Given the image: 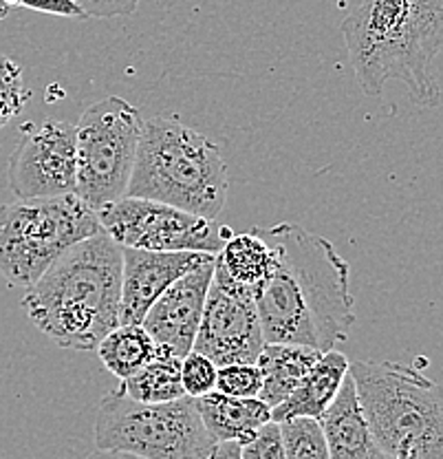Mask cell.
Wrapping results in <instances>:
<instances>
[{
	"instance_id": "1",
	"label": "cell",
	"mask_w": 443,
	"mask_h": 459,
	"mask_svg": "<svg viewBox=\"0 0 443 459\" xmlns=\"http://www.w3.org/2000/svg\"><path fill=\"white\" fill-rule=\"evenodd\" d=\"M259 230V228H256ZM274 267L256 291L265 342H292L328 351L355 325L351 267L325 237L298 223L259 230Z\"/></svg>"
},
{
	"instance_id": "2",
	"label": "cell",
	"mask_w": 443,
	"mask_h": 459,
	"mask_svg": "<svg viewBox=\"0 0 443 459\" xmlns=\"http://www.w3.org/2000/svg\"><path fill=\"white\" fill-rule=\"evenodd\" d=\"M342 36L366 95L397 80L419 107L439 102L432 60L443 51V0H362L342 22Z\"/></svg>"
},
{
	"instance_id": "3",
	"label": "cell",
	"mask_w": 443,
	"mask_h": 459,
	"mask_svg": "<svg viewBox=\"0 0 443 459\" xmlns=\"http://www.w3.org/2000/svg\"><path fill=\"white\" fill-rule=\"evenodd\" d=\"M122 246L102 230L73 243L22 296L31 323L62 349L93 351L119 325Z\"/></svg>"
},
{
	"instance_id": "4",
	"label": "cell",
	"mask_w": 443,
	"mask_h": 459,
	"mask_svg": "<svg viewBox=\"0 0 443 459\" xmlns=\"http://www.w3.org/2000/svg\"><path fill=\"white\" fill-rule=\"evenodd\" d=\"M126 195L217 221L227 199L226 161L217 143L181 119H144Z\"/></svg>"
},
{
	"instance_id": "5",
	"label": "cell",
	"mask_w": 443,
	"mask_h": 459,
	"mask_svg": "<svg viewBox=\"0 0 443 459\" xmlns=\"http://www.w3.org/2000/svg\"><path fill=\"white\" fill-rule=\"evenodd\" d=\"M362 409L384 457L443 459V389L399 362H349Z\"/></svg>"
},
{
	"instance_id": "6",
	"label": "cell",
	"mask_w": 443,
	"mask_h": 459,
	"mask_svg": "<svg viewBox=\"0 0 443 459\" xmlns=\"http://www.w3.org/2000/svg\"><path fill=\"white\" fill-rule=\"evenodd\" d=\"M95 444L102 453L141 459H214L217 451L192 395L141 402L122 386L99 400Z\"/></svg>"
},
{
	"instance_id": "7",
	"label": "cell",
	"mask_w": 443,
	"mask_h": 459,
	"mask_svg": "<svg viewBox=\"0 0 443 459\" xmlns=\"http://www.w3.org/2000/svg\"><path fill=\"white\" fill-rule=\"evenodd\" d=\"M98 232V210L75 193L0 205V274L27 290L73 243Z\"/></svg>"
},
{
	"instance_id": "8",
	"label": "cell",
	"mask_w": 443,
	"mask_h": 459,
	"mask_svg": "<svg viewBox=\"0 0 443 459\" xmlns=\"http://www.w3.org/2000/svg\"><path fill=\"white\" fill-rule=\"evenodd\" d=\"M144 117L124 98L90 104L75 124V195L90 208L126 197Z\"/></svg>"
},
{
	"instance_id": "9",
	"label": "cell",
	"mask_w": 443,
	"mask_h": 459,
	"mask_svg": "<svg viewBox=\"0 0 443 459\" xmlns=\"http://www.w3.org/2000/svg\"><path fill=\"white\" fill-rule=\"evenodd\" d=\"M99 223L119 246L144 250H194L217 255L232 228L146 197H126L98 210Z\"/></svg>"
},
{
	"instance_id": "10",
	"label": "cell",
	"mask_w": 443,
	"mask_h": 459,
	"mask_svg": "<svg viewBox=\"0 0 443 459\" xmlns=\"http://www.w3.org/2000/svg\"><path fill=\"white\" fill-rule=\"evenodd\" d=\"M265 347L263 325L254 291L234 283L214 256L206 309L192 351L203 353L217 367L232 362H256Z\"/></svg>"
},
{
	"instance_id": "11",
	"label": "cell",
	"mask_w": 443,
	"mask_h": 459,
	"mask_svg": "<svg viewBox=\"0 0 443 459\" xmlns=\"http://www.w3.org/2000/svg\"><path fill=\"white\" fill-rule=\"evenodd\" d=\"M7 184L16 199L75 193V124L47 119L27 126L9 157Z\"/></svg>"
},
{
	"instance_id": "12",
	"label": "cell",
	"mask_w": 443,
	"mask_h": 459,
	"mask_svg": "<svg viewBox=\"0 0 443 459\" xmlns=\"http://www.w3.org/2000/svg\"><path fill=\"white\" fill-rule=\"evenodd\" d=\"M217 255L194 250H144L122 246L119 323H141L166 287Z\"/></svg>"
},
{
	"instance_id": "13",
	"label": "cell",
	"mask_w": 443,
	"mask_h": 459,
	"mask_svg": "<svg viewBox=\"0 0 443 459\" xmlns=\"http://www.w3.org/2000/svg\"><path fill=\"white\" fill-rule=\"evenodd\" d=\"M214 274V258L190 270L150 305L141 325L148 329L157 344L173 349L179 358L192 351L209 283Z\"/></svg>"
},
{
	"instance_id": "14",
	"label": "cell",
	"mask_w": 443,
	"mask_h": 459,
	"mask_svg": "<svg viewBox=\"0 0 443 459\" xmlns=\"http://www.w3.org/2000/svg\"><path fill=\"white\" fill-rule=\"evenodd\" d=\"M322 433H325L328 457L333 459H379L384 457L371 433L369 420L362 409L355 380L346 373L340 391L331 404L322 411Z\"/></svg>"
},
{
	"instance_id": "15",
	"label": "cell",
	"mask_w": 443,
	"mask_h": 459,
	"mask_svg": "<svg viewBox=\"0 0 443 459\" xmlns=\"http://www.w3.org/2000/svg\"><path fill=\"white\" fill-rule=\"evenodd\" d=\"M346 373H349V360L345 353L328 349L318 358L316 365L304 373L292 394L271 409V420L280 422V420L295 418V415L320 418L322 411L331 404L340 391Z\"/></svg>"
},
{
	"instance_id": "16",
	"label": "cell",
	"mask_w": 443,
	"mask_h": 459,
	"mask_svg": "<svg viewBox=\"0 0 443 459\" xmlns=\"http://www.w3.org/2000/svg\"><path fill=\"white\" fill-rule=\"evenodd\" d=\"M194 402L203 424L217 444L236 439L243 446L260 424L271 420V406L260 398H236L212 389L194 398Z\"/></svg>"
},
{
	"instance_id": "17",
	"label": "cell",
	"mask_w": 443,
	"mask_h": 459,
	"mask_svg": "<svg viewBox=\"0 0 443 459\" xmlns=\"http://www.w3.org/2000/svg\"><path fill=\"white\" fill-rule=\"evenodd\" d=\"M320 356L322 351L304 347V344L265 342L263 351L259 353V360H256L260 376H263L259 398L274 409L292 394L295 385L316 365Z\"/></svg>"
},
{
	"instance_id": "18",
	"label": "cell",
	"mask_w": 443,
	"mask_h": 459,
	"mask_svg": "<svg viewBox=\"0 0 443 459\" xmlns=\"http://www.w3.org/2000/svg\"><path fill=\"white\" fill-rule=\"evenodd\" d=\"M217 263L238 285L256 291L263 287L274 267V252L259 230L243 234H230L217 252Z\"/></svg>"
},
{
	"instance_id": "19",
	"label": "cell",
	"mask_w": 443,
	"mask_h": 459,
	"mask_svg": "<svg viewBox=\"0 0 443 459\" xmlns=\"http://www.w3.org/2000/svg\"><path fill=\"white\" fill-rule=\"evenodd\" d=\"M155 338L141 323H119L98 344V356L119 380H126L150 362L157 353Z\"/></svg>"
},
{
	"instance_id": "20",
	"label": "cell",
	"mask_w": 443,
	"mask_h": 459,
	"mask_svg": "<svg viewBox=\"0 0 443 459\" xmlns=\"http://www.w3.org/2000/svg\"><path fill=\"white\" fill-rule=\"evenodd\" d=\"M181 360L173 349L159 344L155 358L140 371L122 380V389L141 402H170L185 395L181 382Z\"/></svg>"
},
{
	"instance_id": "21",
	"label": "cell",
	"mask_w": 443,
	"mask_h": 459,
	"mask_svg": "<svg viewBox=\"0 0 443 459\" xmlns=\"http://www.w3.org/2000/svg\"><path fill=\"white\" fill-rule=\"evenodd\" d=\"M280 435H283L285 459H328V448L320 420L309 415L280 420Z\"/></svg>"
},
{
	"instance_id": "22",
	"label": "cell",
	"mask_w": 443,
	"mask_h": 459,
	"mask_svg": "<svg viewBox=\"0 0 443 459\" xmlns=\"http://www.w3.org/2000/svg\"><path fill=\"white\" fill-rule=\"evenodd\" d=\"M30 100L21 65L0 54V128L7 126Z\"/></svg>"
},
{
	"instance_id": "23",
	"label": "cell",
	"mask_w": 443,
	"mask_h": 459,
	"mask_svg": "<svg viewBox=\"0 0 443 459\" xmlns=\"http://www.w3.org/2000/svg\"><path fill=\"white\" fill-rule=\"evenodd\" d=\"M263 376L256 362H232L218 367L217 389L236 398H259Z\"/></svg>"
},
{
	"instance_id": "24",
	"label": "cell",
	"mask_w": 443,
	"mask_h": 459,
	"mask_svg": "<svg viewBox=\"0 0 443 459\" xmlns=\"http://www.w3.org/2000/svg\"><path fill=\"white\" fill-rule=\"evenodd\" d=\"M217 371L218 367L203 353H185L181 360V382H183L185 395L199 398V395L217 389Z\"/></svg>"
},
{
	"instance_id": "25",
	"label": "cell",
	"mask_w": 443,
	"mask_h": 459,
	"mask_svg": "<svg viewBox=\"0 0 443 459\" xmlns=\"http://www.w3.org/2000/svg\"><path fill=\"white\" fill-rule=\"evenodd\" d=\"M285 459L283 435L276 420L260 424L241 446V459Z\"/></svg>"
},
{
	"instance_id": "26",
	"label": "cell",
	"mask_w": 443,
	"mask_h": 459,
	"mask_svg": "<svg viewBox=\"0 0 443 459\" xmlns=\"http://www.w3.org/2000/svg\"><path fill=\"white\" fill-rule=\"evenodd\" d=\"M141 0H75L87 18H126L132 16Z\"/></svg>"
},
{
	"instance_id": "27",
	"label": "cell",
	"mask_w": 443,
	"mask_h": 459,
	"mask_svg": "<svg viewBox=\"0 0 443 459\" xmlns=\"http://www.w3.org/2000/svg\"><path fill=\"white\" fill-rule=\"evenodd\" d=\"M16 7H27L60 18H87V13L75 4V0H16Z\"/></svg>"
},
{
	"instance_id": "28",
	"label": "cell",
	"mask_w": 443,
	"mask_h": 459,
	"mask_svg": "<svg viewBox=\"0 0 443 459\" xmlns=\"http://www.w3.org/2000/svg\"><path fill=\"white\" fill-rule=\"evenodd\" d=\"M0 3H4V4H9V7H13V4H16V0H0Z\"/></svg>"
}]
</instances>
